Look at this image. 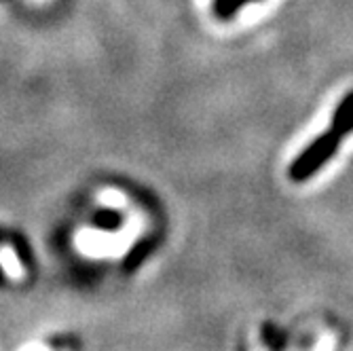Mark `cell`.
I'll return each instance as SVG.
<instances>
[{
    "label": "cell",
    "mask_w": 353,
    "mask_h": 351,
    "mask_svg": "<svg viewBox=\"0 0 353 351\" xmlns=\"http://www.w3.org/2000/svg\"><path fill=\"white\" fill-rule=\"evenodd\" d=\"M339 142H341V136H336L332 130L324 132L322 136H317L290 163V170H288L290 180L292 182H305L311 176H315L334 157Z\"/></svg>",
    "instance_id": "1"
},
{
    "label": "cell",
    "mask_w": 353,
    "mask_h": 351,
    "mask_svg": "<svg viewBox=\"0 0 353 351\" xmlns=\"http://www.w3.org/2000/svg\"><path fill=\"white\" fill-rule=\"evenodd\" d=\"M330 130L341 138H345L353 132V91H349L339 102V106L334 108Z\"/></svg>",
    "instance_id": "2"
}]
</instances>
